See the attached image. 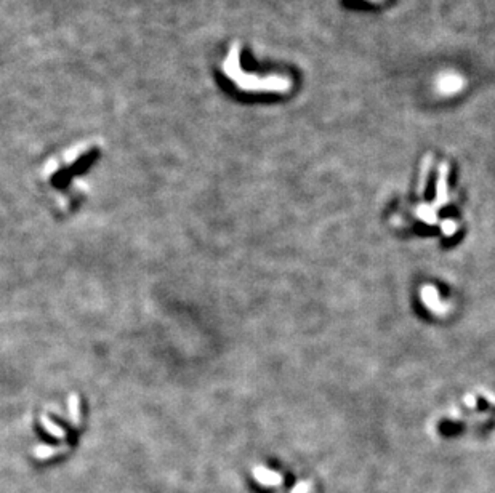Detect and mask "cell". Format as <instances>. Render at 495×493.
Listing matches in <instances>:
<instances>
[{
  "label": "cell",
  "instance_id": "cell-1",
  "mask_svg": "<svg viewBox=\"0 0 495 493\" xmlns=\"http://www.w3.org/2000/svg\"><path fill=\"white\" fill-rule=\"evenodd\" d=\"M96 152V146L82 144L76 146L71 151H66L63 156L50 159L40 175L47 195L53 211H57L60 216H67L79 207L84 200L85 189L77 185L76 179L79 170H84L85 165L93 160Z\"/></svg>",
  "mask_w": 495,
  "mask_h": 493
},
{
  "label": "cell",
  "instance_id": "cell-2",
  "mask_svg": "<svg viewBox=\"0 0 495 493\" xmlns=\"http://www.w3.org/2000/svg\"><path fill=\"white\" fill-rule=\"evenodd\" d=\"M253 476L256 479V482L265 485V487H274V485H281L282 484V476L276 471H271L263 466H256L253 469Z\"/></svg>",
  "mask_w": 495,
  "mask_h": 493
},
{
  "label": "cell",
  "instance_id": "cell-3",
  "mask_svg": "<svg viewBox=\"0 0 495 493\" xmlns=\"http://www.w3.org/2000/svg\"><path fill=\"white\" fill-rule=\"evenodd\" d=\"M308 490H309V484L308 482H300V484L295 485L292 493H308Z\"/></svg>",
  "mask_w": 495,
  "mask_h": 493
}]
</instances>
